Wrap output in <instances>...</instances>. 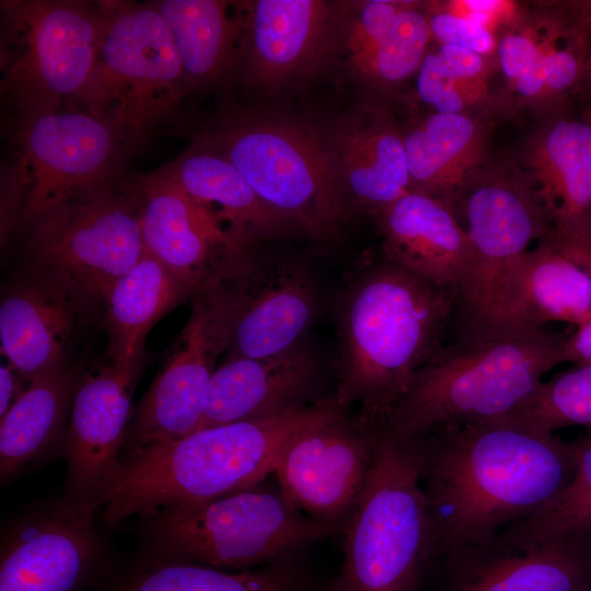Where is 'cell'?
Returning a JSON list of instances; mask_svg holds the SVG:
<instances>
[{
    "mask_svg": "<svg viewBox=\"0 0 591 591\" xmlns=\"http://www.w3.org/2000/svg\"><path fill=\"white\" fill-rule=\"evenodd\" d=\"M409 441L438 557L544 509L576 467L575 440L510 418L452 425Z\"/></svg>",
    "mask_w": 591,
    "mask_h": 591,
    "instance_id": "6da1fadb",
    "label": "cell"
},
{
    "mask_svg": "<svg viewBox=\"0 0 591 591\" xmlns=\"http://www.w3.org/2000/svg\"><path fill=\"white\" fill-rule=\"evenodd\" d=\"M343 409L333 397L278 414L206 427L120 455L94 500L108 524L210 501L257 486L301 431Z\"/></svg>",
    "mask_w": 591,
    "mask_h": 591,
    "instance_id": "7a4b0ae2",
    "label": "cell"
},
{
    "mask_svg": "<svg viewBox=\"0 0 591 591\" xmlns=\"http://www.w3.org/2000/svg\"><path fill=\"white\" fill-rule=\"evenodd\" d=\"M457 299L456 290L386 258L363 273L341 308L335 403L357 406L359 426L383 430L417 372L442 348Z\"/></svg>",
    "mask_w": 591,
    "mask_h": 591,
    "instance_id": "3957f363",
    "label": "cell"
},
{
    "mask_svg": "<svg viewBox=\"0 0 591 591\" xmlns=\"http://www.w3.org/2000/svg\"><path fill=\"white\" fill-rule=\"evenodd\" d=\"M568 334L503 325L468 327L417 372L384 428L403 440L437 429L503 419L565 362Z\"/></svg>",
    "mask_w": 591,
    "mask_h": 591,
    "instance_id": "277c9868",
    "label": "cell"
},
{
    "mask_svg": "<svg viewBox=\"0 0 591 591\" xmlns=\"http://www.w3.org/2000/svg\"><path fill=\"white\" fill-rule=\"evenodd\" d=\"M345 524L340 570L322 591H422L438 555L414 441L383 430Z\"/></svg>",
    "mask_w": 591,
    "mask_h": 591,
    "instance_id": "5b68a950",
    "label": "cell"
},
{
    "mask_svg": "<svg viewBox=\"0 0 591 591\" xmlns=\"http://www.w3.org/2000/svg\"><path fill=\"white\" fill-rule=\"evenodd\" d=\"M196 140L224 155L269 208L312 239L334 237L347 219L326 134L246 113L227 116Z\"/></svg>",
    "mask_w": 591,
    "mask_h": 591,
    "instance_id": "8992f818",
    "label": "cell"
},
{
    "mask_svg": "<svg viewBox=\"0 0 591 591\" xmlns=\"http://www.w3.org/2000/svg\"><path fill=\"white\" fill-rule=\"evenodd\" d=\"M1 181V240L84 193L114 185L129 151L92 113L67 106L19 114Z\"/></svg>",
    "mask_w": 591,
    "mask_h": 591,
    "instance_id": "52a82bcc",
    "label": "cell"
},
{
    "mask_svg": "<svg viewBox=\"0 0 591 591\" xmlns=\"http://www.w3.org/2000/svg\"><path fill=\"white\" fill-rule=\"evenodd\" d=\"M100 4L103 26L95 66L73 107L103 119L135 151L172 121L188 94L183 67L153 1Z\"/></svg>",
    "mask_w": 591,
    "mask_h": 591,
    "instance_id": "ba28073f",
    "label": "cell"
},
{
    "mask_svg": "<svg viewBox=\"0 0 591 591\" xmlns=\"http://www.w3.org/2000/svg\"><path fill=\"white\" fill-rule=\"evenodd\" d=\"M294 508L280 491L257 486L147 517L150 542L169 559L250 570L298 559L337 531Z\"/></svg>",
    "mask_w": 591,
    "mask_h": 591,
    "instance_id": "9c48e42d",
    "label": "cell"
},
{
    "mask_svg": "<svg viewBox=\"0 0 591 591\" xmlns=\"http://www.w3.org/2000/svg\"><path fill=\"white\" fill-rule=\"evenodd\" d=\"M100 1L1 2V92L19 114L72 106L93 72Z\"/></svg>",
    "mask_w": 591,
    "mask_h": 591,
    "instance_id": "30bf717a",
    "label": "cell"
},
{
    "mask_svg": "<svg viewBox=\"0 0 591 591\" xmlns=\"http://www.w3.org/2000/svg\"><path fill=\"white\" fill-rule=\"evenodd\" d=\"M119 182L72 198L25 232L39 275L86 301H103L146 253L137 209Z\"/></svg>",
    "mask_w": 591,
    "mask_h": 591,
    "instance_id": "8fae6325",
    "label": "cell"
},
{
    "mask_svg": "<svg viewBox=\"0 0 591 591\" xmlns=\"http://www.w3.org/2000/svg\"><path fill=\"white\" fill-rule=\"evenodd\" d=\"M452 210L472 252L471 271L459 299L468 327L489 325L507 270L534 240L554 230L517 170L484 167L460 190Z\"/></svg>",
    "mask_w": 591,
    "mask_h": 591,
    "instance_id": "7c38bea8",
    "label": "cell"
},
{
    "mask_svg": "<svg viewBox=\"0 0 591 591\" xmlns=\"http://www.w3.org/2000/svg\"><path fill=\"white\" fill-rule=\"evenodd\" d=\"M228 346L216 282L192 297L190 315L137 409L126 452L176 440L198 429L216 360Z\"/></svg>",
    "mask_w": 591,
    "mask_h": 591,
    "instance_id": "4fadbf2b",
    "label": "cell"
},
{
    "mask_svg": "<svg viewBox=\"0 0 591 591\" xmlns=\"http://www.w3.org/2000/svg\"><path fill=\"white\" fill-rule=\"evenodd\" d=\"M229 358H268L299 347L316 312V291L300 265L259 260L247 252L217 282Z\"/></svg>",
    "mask_w": 591,
    "mask_h": 591,
    "instance_id": "5bb4252c",
    "label": "cell"
},
{
    "mask_svg": "<svg viewBox=\"0 0 591 591\" xmlns=\"http://www.w3.org/2000/svg\"><path fill=\"white\" fill-rule=\"evenodd\" d=\"M382 432L350 422L345 410L301 431L274 471L279 491L317 521L346 522L364 489Z\"/></svg>",
    "mask_w": 591,
    "mask_h": 591,
    "instance_id": "9a60e30c",
    "label": "cell"
},
{
    "mask_svg": "<svg viewBox=\"0 0 591 591\" xmlns=\"http://www.w3.org/2000/svg\"><path fill=\"white\" fill-rule=\"evenodd\" d=\"M437 591H590L591 536L532 540L505 530L434 561Z\"/></svg>",
    "mask_w": 591,
    "mask_h": 591,
    "instance_id": "2e32d148",
    "label": "cell"
},
{
    "mask_svg": "<svg viewBox=\"0 0 591 591\" xmlns=\"http://www.w3.org/2000/svg\"><path fill=\"white\" fill-rule=\"evenodd\" d=\"M119 183L137 209L146 252L193 294L229 275L248 252L211 212L154 171Z\"/></svg>",
    "mask_w": 591,
    "mask_h": 591,
    "instance_id": "e0dca14e",
    "label": "cell"
},
{
    "mask_svg": "<svg viewBox=\"0 0 591 591\" xmlns=\"http://www.w3.org/2000/svg\"><path fill=\"white\" fill-rule=\"evenodd\" d=\"M239 9L234 68L248 86H285L314 72L339 49V3L255 0L239 2Z\"/></svg>",
    "mask_w": 591,
    "mask_h": 591,
    "instance_id": "ac0fdd59",
    "label": "cell"
},
{
    "mask_svg": "<svg viewBox=\"0 0 591 591\" xmlns=\"http://www.w3.org/2000/svg\"><path fill=\"white\" fill-rule=\"evenodd\" d=\"M587 34L577 2L514 16L498 39V66L523 105L559 109L577 93Z\"/></svg>",
    "mask_w": 591,
    "mask_h": 591,
    "instance_id": "d6986e66",
    "label": "cell"
},
{
    "mask_svg": "<svg viewBox=\"0 0 591 591\" xmlns=\"http://www.w3.org/2000/svg\"><path fill=\"white\" fill-rule=\"evenodd\" d=\"M553 232L591 240V113L559 108L526 140L515 169Z\"/></svg>",
    "mask_w": 591,
    "mask_h": 591,
    "instance_id": "ffe728a7",
    "label": "cell"
},
{
    "mask_svg": "<svg viewBox=\"0 0 591 591\" xmlns=\"http://www.w3.org/2000/svg\"><path fill=\"white\" fill-rule=\"evenodd\" d=\"M94 508L77 498L12 529L1 546L0 591H74L95 557Z\"/></svg>",
    "mask_w": 591,
    "mask_h": 591,
    "instance_id": "44dd1931",
    "label": "cell"
},
{
    "mask_svg": "<svg viewBox=\"0 0 591 591\" xmlns=\"http://www.w3.org/2000/svg\"><path fill=\"white\" fill-rule=\"evenodd\" d=\"M138 361L91 369L78 384L66 436L69 475L80 499L94 502L117 465Z\"/></svg>",
    "mask_w": 591,
    "mask_h": 591,
    "instance_id": "7402d4cb",
    "label": "cell"
},
{
    "mask_svg": "<svg viewBox=\"0 0 591 591\" xmlns=\"http://www.w3.org/2000/svg\"><path fill=\"white\" fill-rule=\"evenodd\" d=\"M326 135L349 211L374 216L410 190L403 129L385 108L360 106Z\"/></svg>",
    "mask_w": 591,
    "mask_h": 591,
    "instance_id": "603a6c76",
    "label": "cell"
},
{
    "mask_svg": "<svg viewBox=\"0 0 591 591\" xmlns=\"http://www.w3.org/2000/svg\"><path fill=\"white\" fill-rule=\"evenodd\" d=\"M386 259L457 291L468 278L472 252L451 207L432 195L408 190L373 216Z\"/></svg>",
    "mask_w": 591,
    "mask_h": 591,
    "instance_id": "cb8c5ba5",
    "label": "cell"
},
{
    "mask_svg": "<svg viewBox=\"0 0 591 591\" xmlns=\"http://www.w3.org/2000/svg\"><path fill=\"white\" fill-rule=\"evenodd\" d=\"M590 318L591 274L549 234L507 270L489 325L541 329L551 322L579 326Z\"/></svg>",
    "mask_w": 591,
    "mask_h": 591,
    "instance_id": "d4e9b609",
    "label": "cell"
},
{
    "mask_svg": "<svg viewBox=\"0 0 591 591\" xmlns=\"http://www.w3.org/2000/svg\"><path fill=\"white\" fill-rule=\"evenodd\" d=\"M85 299L38 275L15 287L1 301V352L27 382L66 366L83 323Z\"/></svg>",
    "mask_w": 591,
    "mask_h": 591,
    "instance_id": "484cf974",
    "label": "cell"
},
{
    "mask_svg": "<svg viewBox=\"0 0 591 591\" xmlns=\"http://www.w3.org/2000/svg\"><path fill=\"white\" fill-rule=\"evenodd\" d=\"M314 374L315 363L301 347L268 358H229L212 375L198 429L304 406Z\"/></svg>",
    "mask_w": 591,
    "mask_h": 591,
    "instance_id": "4316f807",
    "label": "cell"
},
{
    "mask_svg": "<svg viewBox=\"0 0 591 591\" xmlns=\"http://www.w3.org/2000/svg\"><path fill=\"white\" fill-rule=\"evenodd\" d=\"M154 172L211 212L244 248L293 225L259 198L224 155L197 140Z\"/></svg>",
    "mask_w": 591,
    "mask_h": 591,
    "instance_id": "83f0119b",
    "label": "cell"
},
{
    "mask_svg": "<svg viewBox=\"0 0 591 591\" xmlns=\"http://www.w3.org/2000/svg\"><path fill=\"white\" fill-rule=\"evenodd\" d=\"M410 189L451 209L460 190L485 167L487 127L470 114L432 112L403 129Z\"/></svg>",
    "mask_w": 591,
    "mask_h": 591,
    "instance_id": "f1b7e54d",
    "label": "cell"
},
{
    "mask_svg": "<svg viewBox=\"0 0 591 591\" xmlns=\"http://www.w3.org/2000/svg\"><path fill=\"white\" fill-rule=\"evenodd\" d=\"M78 384L66 366L34 376L0 424V472L10 477L48 454L67 436Z\"/></svg>",
    "mask_w": 591,
    "mask_h": 591,
    "instance_id": "f546056e",
    "label": "cell"
},
{
    "mask_svg": "<svg viewBox=\"0 0 591 591\" xmlns=\"http://www.w3.org/2000/svg\"><path fill=\"white\" fill-rule=\"evenodd\" d=\"M178 54L187 91L215 84L233 71L241 16L222 0L153 1Z\"/></svg>",
    "mask_w": 591,
    "mask_h": 591,
    "instance_id": "4dcf8cb0",
    "label": "cell"
},
{
    "mask_svg": "<svg viewBox=\"0 0 591 591\" xmlns=\"http://www.w3.org/2000/svg\"><path fill=\"white\" fill-rule=\"evenodd\" d=\"M193 292L149 253L107 290L103 302L109 333L111 358L138 361L149 329Z\"/></svg>",
    "mask_w": 591,
    "mask_h": 591,
    "instance_id": "1f68e13d",
    "label": "cell"
},
{
    "mask_svg": "<svg viewBox=\"0 0 591 591\" xmlns=\"http://www.w3.org/2000/svg\"><path fill=\"white\" fill-rule=\"evenodd\" d=\"M116 591H313V587L299 559L233 571L169 559L138 573Z\"/></svg>",
    "mask_w": 591,
    "mask_h": 591,
    "instance_id": "d6a6232c",
    "label": "cell"
},
{
    "mask_svg": "<svg viewBox=\"0 0 591 591\" xmlns=\"http://www.w3.org/2000/svg\"><path fill=\"white\" fill-rule=\"evenodd\" d=\"M430 40L424 4L407 1L390 28L348 62L363 81L378 88H392L417 73Z\"/></svg>",
    "mask_w": 591,
    "mask_h": 591,
    "instance_id": "836d02e7",
    "label": "cell"
},
{
    "mask_svg": "<svg viewBox=\"0 0 591 591\" xmlns=\"http://www.w3.org/2000/svg\"><path fill=\"white\" fill-rule=\"evenodd\" d=\"M575 441L576 467L569 485L544 509L506 528L507 532L532 540L591 536V429Z\"/></svg>",
    "mask_w": 591,
    "mask_h": 591,
    "instance_id": "e575fe53",
    "label": "cell"
},
{
    "mask_svg": "<svg viewBox=\"0 0 591 591\" xmlns=\"http://www.w3.org/2000/svg\"><path fill=\"white\" fill-rule=\"evenodd\" d=\"M508 418L554 433L571 426L591 429V364L573 366L543 381Z\"/></svg>",
    "mask_w": 591,
    "mask_h": 591,
    "instance_id": "d590c367",
    "label": "cell"
},
{
    "mask_svg": "<svg viewBox=\"0 0 591 591\" xmlns=\"http://www.w3.org/2000/svg\"><path fill=\"white\" fill-rule=\"evenodd\" d=\"M417 94L436 113H490L506 102L490 89L488 79H464L451 73L434 50L427 51L417 71Z\"/></svg>",
    "mask_w": 591,
    "mask_h": 591,
    "instance_id": "8d00e7d4",
    "label": "cell"
},
{
    "mask_svg": "<svg viewBox=\"0 0 591 591\" xmlns=\"http://www.w3.org/2000/svg\"><path fill=\"white\" fill-rule=\"evenodd\" d=\"M407 1L367 0L339 3V48L347 59L359 55L392 25Z\"/></svg>",
    "mask_w": 591,
    "mask_h": 591,
    "instance_id": "74e56055",
    "label": "cell"
},
{
    "mask_svg": "<svg viewBox=\"0 0 591 591\" xmlns=\"http://www.w3.org/2000/svg\"><path fill=\"white\" fill-rule=\"evenodd\" d=\"M431 40L466 48L483 56L496 54L498 39L491 28L440 3L424 4Z\"/></svg>",
    "mask_w": 591,
    "mask_h": 591,
    "instance_id": "f35d334b",
    "label": "cell"
},
{
    "mask_svg": "<svg viewBox=\"0 0 591 591\" xmlns=\"http://www.w3.org/2000/svg\"><path fill=\"white\" fill-rule=\"evenodd\" d=\"M434 53L443 66L453 74L464 79H488V57L453 45L440 44Z\"/></svg>",
    "mask_w": 591,
    "mask_h": 591,
    "instance_id": "ab89813d",
    "label": "cell"
},
{
    "mask_svg": "<svg viewBox=\"0 0 591 591\" xmlns=\"http://www.w3.org/2000/svg\"><path fill=\"white\" fill-rule=\"evenodd\" d=\"M565 362L575 366L591 364V318L568 334L564 346Z\"/></svg>",
    "mask_w": 591,
    "mask_h": 591,
    "instance_id": "60d3db41",
    "label": "cell"
},
{
    "mask_svg": "<svg viewBox=\"0 0 591 591\" xmlns=\"http://www.w3.org/2000/svg\"><path fill=\"white\" fill-rule=\"evenodd\" d=\"M28 382L9 363L0 367V418H2Z\"/></svg>",
    "mask_w": 591,
    "mask_h": 591,
    "instance_id": "b9f144b4",
    "label": "cell"
},
{
    "mask_svg": "<svg viewBox=\"0 0 591 591\" xmlns=\"http://www.w3.org/2000/svg\"><path fill=\"white\" fill-rule=\"evenodd\" d=\"M587 34V47L580 82L577 93L587 101V111L591 112V1L577 2Z\"/></svg>",
    "mask_w": 591,
    "mask_h": 591,
    "instance_id": "7bdbcfd3",
    "label": "cell"
},
{
    "mask_svg": "<svg viewBox=\"0 0 591 591\" xmlns=\"http://www.w3.org/2000/svg\"><path fill=\"white\" fill-rule=\"evenodd\" d=\"M556 244L575 262L591 274V240L553 234Z\"/></svg>",
    "mask_w": 591,
    "mask_h": 591,
    "instance_id": "ee69618b",
    "label": "cell"
},
{
    "mask_svg": "<svg viewBox=\"0 0 591 591\" xmlns=\"http://www.w3.org/2000/svg\"><path fill=\"white\" fill-rule=\"evenodd\" d=\"M590 591H591V589H590Z\"/></svg>",
    "mask_w": 591,
    "mask_h": 591,
    "instance_id": "f6af8a7d",
    "label": "cell"
}]
</instances>
